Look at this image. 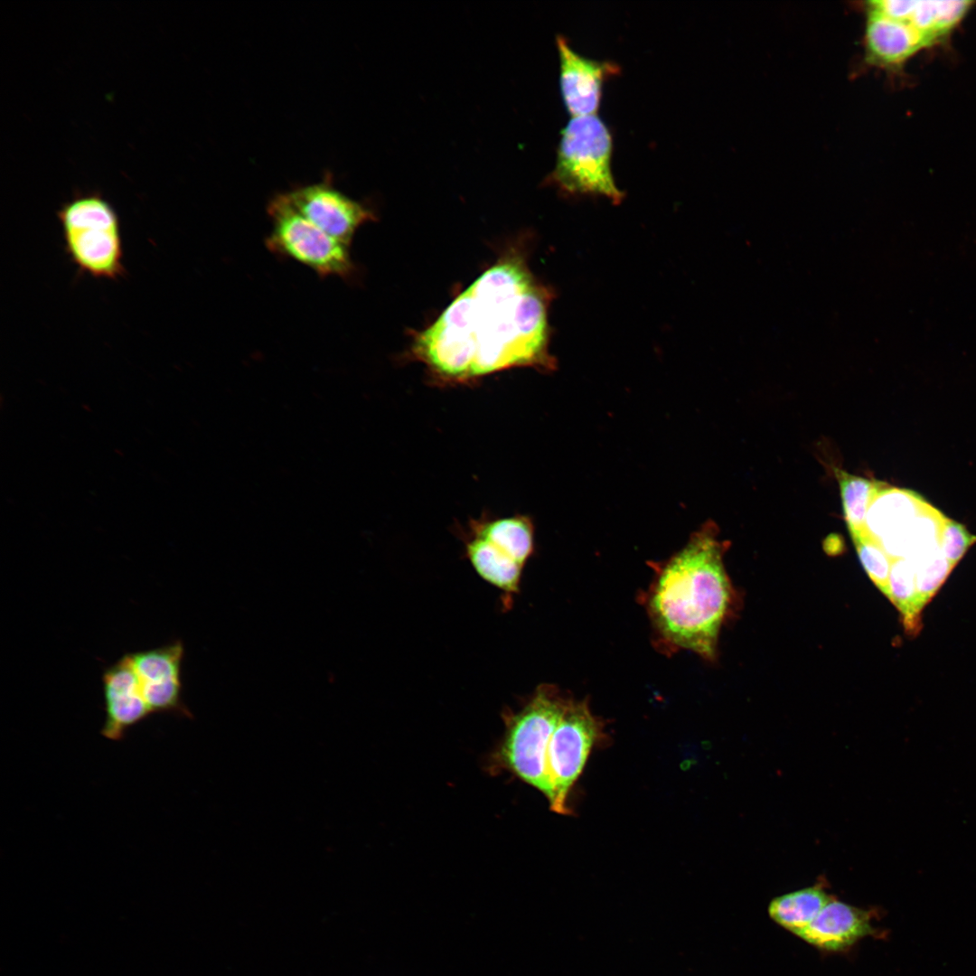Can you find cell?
<instances>
[{
    "label": "cell",
    "mask_w": 976,
    "mask_h": 976,
    "mask_svg": "<svg viewBox=\"0 0 976 976\" xmlns=\"http://www.w3.org/2000/svg\"><path fill=\"white\" fill-rule=\"evenodd\" d=\"M550 296L521 258L506 257L417 335L412 353L440 384L469 383L516 367L552 370Z\"/></svg>",
    "instance_id": "obj_1"
},
{
    "label": "cell",
    "mask_w": 976,
    "mask_h": 976,
    "mask_svg": "<svg viewBox=\"0 0 976 976\" xmlns=\"http://www.w3.org/2000/svg\"><path fill=\"white\" fill-rule=\"evenodd\" d=\"M727 543L707 522L670 558L655 565L644 605L660 646L714 660L732 600L723 563Z\"/></svg>",
    "instance_id": "obj_2"
},
{
    "label": "cell",
    "mask_w": 976,
    "mask_h": 976,
    "mask_svg": "<svg viewBox=\"0 0 976 976\" xmlns=\"http://www.w3.org/2000/svg\"><path fill=\"white\" fill-rule=\"evenodd\" d=\"M57 217L65 251L80 273L109 280L125 275L119 218L101 192L76 193Z\"/></svg>",
    "instance_id": "obj_3"
},
{
    "label": "cell",
    "mask_w": 976,
    "mask_h": 976,
    "mask_svg": "<svg viewBox=\"0 0 976 976\" xmlns=\"http://www.w3.org/2000/svg\"><path fill=\"white\" fill-rule=\"evenodd\" d=\"M569 699L550 684L538 686L518 711L503 715L505 732L497 753L502 766L541 792L552 802L547 751Z\"/></svg>",
    "instance_id": "obj_4"
},
{
    "label": "cell",
    "mask_w": 976,
    "mask_h": 976,
    "mask_svg": "<svg viewBox=\"0 0 976 976\" xmlns=\"http://www.w3.org/2000/svg\"><path fill=\"white\" fill-rule=\"evenodd\" d=\"M612 136L596 115L572 117L561 131L550 183L570 195H602L615 203L624 198L612 171Z\"/></svg>",
    "instance_id": "obj_5"
},
{
    "label": "cell",
    "mask_w": 976,
    "mask_h": 976,
    "mask_svg": "<svg viewBox=\"0 0 976 976\" xmlns=\"http://www.w3.org/2000/svg\"><path fill=\"white\" fill-rule=\"evenodd\" d=\"M272 229L267 248L276 255L296 260L319 276L349 278L354 271L349 246L314 225L290 204L285 193L267 205Z\"/></svg>",
    "instance_id": "obj_6"
},
{
    "label": "cell",
    "mask_w": 976,
    "mask_h": 976,
    "mask_svg": "<svg viewBox=\"0 0 976 976\" xmlns=\"http://www.w3.org/2000/svg\"><path fill=\"white\" fill-rule=\"evenodd\" d=\"M604 738V724L586 700L569 699L547 751V770L554 798L550 810L570 814L568 797L596 744Z\"/></svg>",
    "instance_id": "obj_7"
},
{
    "label": "cell",
    "mask_w": 976,
    "mask_h": 976,
    "mask_svg": "<svg viewBox=\"0 0 976 976\" xmlns=\"http://www.w3.org/2000/svg\"><path fill=\"white\" fill-rule=\"evenodd\" d=\"M144 698L153 714L167 713L192 718L183 699L182 666L184 646L181 640L129 652Z\"/></svg>",
    "instance_id": "obj_8"
},
{
    "label": "cell",
    "mask_w": 976,
    "mask_h": 976,
    "mask_svg": "<svg viewBox=\"0 0 976 976\" xmlns=\"http://www.w3.org/2000/svg\"><path fill=\"white\" fill-rule=\"evenodd\" d=\"M285 195L297 212L348 246L357 229L374 219L368 208L343 194L331 182L297 187Z\"/></svg>",
    "instance_id": "obj_9"
},
{
    "label": "cell",
    "mask_w": 976,
    "mask_h": 976,
    "mask_svg": "<svg viewBox=\"0 0 976 976\" xmlns=\"http://www.w3.org/2000/svg\"><path fill=\"white\" fill-rule=\"evenodd\" d=\"M102 689L105 719L100 733L105 738L122 740L130 728L153 715L129 653L104 670Z\"/></svg>",
    "instance_id": "obj_10"
},
{
    "label": "cell",
    "mask_w": 976,
    "mask_h": 976,
    "mask_svg": "<svg viewBox=\"0 0 976 976\" xmlns=\"http://www.w3.org/2000/svg\"><path fill=\"white\" fill-rule=\"evenodd\" d=\"M557 47L560 90L568 112L573 117L596 115L603 84L620 71L618 65L581 56L562 36L557 37Z\"/></svg>",
    "instance_id": "obj_11"
},
{
    "label": "cell",
    "mask_w": 976,
    "mask_h": 976,
    "mask_svg": "<svg viewBox=\"0 0 976 976\" xmlns=\"http://www.w3.org/2000/svg\"><path fill=\"white\" fill-rule=\"evenodd\" d=\"M934 43L909 22L867 10L864 29L866 61L896 70Z\"/></svg>",
    "instance_id": "obj_12"
},
{
    "label": "cell",
    "mask_w": 976,
    "mask_h": 976,
    "mask_svg": "<svg viewBox=\"0 0 976 976\" xmlns=\"http://www.w3.org/2000/svg\"><path fill=\"white\" fill-rule=\"evenodd\" d=\"M974 4L962 0H874L868 2L866 8L887 17L906 20L934 45H938L952 36Z\"/></svg>",
    "instance_id": "obj_13"
},
{
    "label": "cell",
    "mask_w": 976,
    "mask_h": 976,
    "mask_svg": "<svg viewBox=\"0 0 976 976\" xmlns=\"http://www.w3.org/2000/svg\"><path fill=\"white\" fill-rule=\"evenodd\" d=\"M874 915L873 912L833 897L797 935L821 949H845L863 937L877 934L871 924Z\"/></svg>",
    "instance_id": "obj_14"
},
{
    "label": "cell",
    "mask_w": 976,
    "mask_h": 976,
    "mask_svg": "<svg viewBox=\"0 0 976 976\" xmlns=\"http://www.w3.org/2000/svg\"><path fill=\"white\" fill-rule=\"evenodd\" d=\"M465 553L472 567L490 585L503 594V607L508 609L520 592L523 567L493 544L470 533Z\"/></svg>",
    "instance_id": "obj_15"
},
{
    "label": "cell",
    "mask_w": 976,
    "mask_h": 976,
    "mask_svg": "<svg viewBox=\"0 0 976 976\" xmlns=\"http://www.w3.org/2000/svg\"><path fill=\"white\" fill-rule=\"evenodd\" d=\"M470 528L471 534L488 540L522 566L534 551V526L527 516L474 520Z\"/></svg>",
    "instance_id": "obj_16"
},
{
    "label": "cell",
    "mask_w": 976,
    "mask_h": 976,
    "mask_svg": "<svg viewBox=\"0 0 976 976\" xmlns=\"http://www.w3.org/2000/svg\"><path fill=\"white\" fill-rule=\"evenodd\" d=\"M832 898L816 885L774 898L769 906V915L776 923L797 934Z\"/></svg>",
    "instance_id": "obj_17"
},
{
    "label": "cell",
    "mask_w": 976,
    "mask_h": 976,
    "mask_svg": "<svg viewBox=\"0 0 976 976\" xmlns=\"http://www.w3.org/2000/svg\"><path fill=\"white\" fill-rule=\"evenodd\" d=\"M887 596L900 612L906 631L916 633L923 608L916 589L915 566L910 558L893 559Z\"/></svg>",
    "instance_id": "obj_18"
},
{
    "label": "cell",
    "mask_w": 976,
    "mask_h": 976,
    "mask_svg": "<svg viewBox=\"0 0 976 976\" xmlns=\"http://www.w3.org/2000/svg\"><path fill=\"white\" fill-rule=\"evenodd\" d=\"M837 476L843 513L849 533L863 531L869 504L881 483L852 475L841 470L837 471Z\"/></svg>",
    "instance_id": "obj_19"
},
{
    "label": "cell",
    "mask_w": 976,
    "mask_h": 976,
    "mask_svg": "<svg viewBox=\"0 0 976 976\" xmlns=\"http://www.w3.org/2000/svg\"><path fill=\"white\" fill-rule=\"evenodd\" d=\"M910 559L915 566L919 603L924 608L953 568L939 549H930Z\"/></svg>",
    "instance_id": "obj_20"
},
{
    "label": "cell",
    "mask_w": 976,
    "mask_h": 976,
    "mask_svg": "<svg viewBox=\"0 0 976 976\" xmlns=\"http://www.w3.org/2000/svg\"><path fill=\"white\" fill-rule=\"evenodd\" d=\"M850 536L865 571L880 591L887 596L893 558L866 530L850 533Z\"/></svg>",
    "instance_id": "obj_21"
},
{
    "label": "cell",
    "mask_w": 976,
    "mask_h": 976,
    "mask_svg": "<svg viewBox=\"0 0 976 976\" xmlns=\"http://www.w3.org/2000/svg\"><path fill=\"white\" fill-rule=\"evenodd\" d=\"M939 542L943 555L954 568L969 548L976 543V535L971 534L962 524L946 520L940 530Z\"/></svg>",
    "instance_id": "obj_22"
}]
</instances>
